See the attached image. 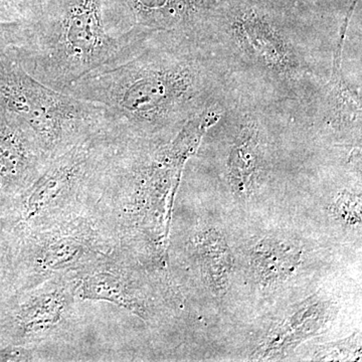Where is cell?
<instances>
[{
  "mask_svg": "<svg viewBox=\"0 0 362 362\" xmlns=\"http://www.w3.org/2000/svg\"><path fill=\"white\" fill-rule=\"evenodd\" d=\"M25 240L28 289L75 277L119 256L118 243L96 211L26 233Z\"/></svg>",
  "mask_w": 362,
  "mask_h": 362,
  "instance_id": "8992f818",
  "label": "cell"
},
{
  "mask_svg": "<svg viewBox=\"0 0 362 362\" xmlns=\"http://www.w3.org/2000/svg\"><path fill=\"white\" fill-rule=\"evenodd\" d=\"M30 21H0V52L20 49L30 39Z\"/></svg>",
  "mask_w": 362,
  "mask_h": 362,
  "instance_id": "5bb4252c",
  "label": "cell"
},
{
  "mask_svg": "<svg viewBox=\"0 0 362 362\" xmlns=\"http://www.w3.org/2000/svg\"><path fill=\"white\" fill-rule=\"evenodd\" d=\"M345 35L333 54L332 70L325 92L311 118L337 132L361 130V95L349 85L341 71L342 49Z\"/></svg>",
  "mask_w": 362,
  "mask_h": 362,
  "instance_id": "8fae6325",
  "label": "cell"
},
{
  "mask_svg": "<svg viewBox=\"0 0 362 362\" xmlns=\"http://www.w3.org/2000/svg\"><path fill=\"white\" fill-rule=\"evenodd\" d=\"M49 159L30 128L0 107V190L21 194Z\"/></svg>",
  "mask_w": 362,
  "mask_h": 362,
  "instance_id": "ba28073f",
  "label": "cell"
},
{
  "mask_svg": "<svg viewBox=\"0 0 362 362\" xmlns=\"http://www.w3.org/2000/svg\"><path fill=\"white\" fill-rule=\"evenodd\" d=\"M325 42L291 0H221L201 37L230 93L294 119L311 118L325 92L337 49Z\"/></svg>",
  "mask_w": 362,
  "mask_h": 362,
  "instance_id": "6da1fadb",
  "label": "cell"
},
{
  "mask_svg": "<svg viewBox=\"0 0 362 362\" xmlns=\"http://www.w3.org/2000/svg\"><path fill=\"white\" fill-rule=\"evenodd\" d=\"M25 20L13 0H0V21Z\"/></svg>",
  "mask_w": 362,
  "mask_h": 362,
  "instance_id": "e0dca14e",
  "label": "cell"
},
{
  "mask_svg": "<svg viewBox=\"0 0 362 362\" xmlns=\"http://www.w3.org/2000/svg\"><path fill=\"white\" fill-rule=\"evenodd\" d=\"M118 133L105 131L52 156L20 194L23 235L96 211Z\"/></svg>",
  "mask_w": 362,
  "mask_h": 362,
  "instance_id": "277c9868",
  "label": "cell"
},
{
  "mask_svg": "<svg viewBox=\"0 0 362 362\" xmlns=\"http://www.w3.org/2000/svg\"><path fill=\"white\" fill-rule=\"evenodd\" d=\"M221 0H104L109 26L119 35L169 33L201 40Z\"/></svg>",
  "mask_w": 362,
  "mask_h": 362,
  "instance_id": "52a82bcc",
  "label": "cell"
},
{
  "mask_svg": "<svg viewBox=\"0 0 362 362\" xmlns=\"http://www.w3.org/2000/svg\"><path fill=\"white\" fill-rule=\"evenodd\" d=\"M13 51L0 52V107L30 128L49 158L85 138L115 129L103 107L42 84Z\"/></svg>",
  "mask_w": 362,
  "mask_h": 362,
  "instance_id": "5b68a950",
  "label": "cell"
},
{
  "mask_svg": "<svg viewBox=\"0 0 362 362\" xmlns=\"http://www.w3.org/2000/svg\"><path fill=\"white\" fill-rule=\"evenodd\" d=\"M71 282L77 300L110 302L141 318L146 317L144 299L129 272L121 264L120 255L71 277Z\"/></svg>",
  "mask_w": 362,
  "mask_h": 362,
  "instance_id": "30bf717a",
  "label": "cell"
},
{
  "mask_svg": "<svg viewBox=\"0 0 362 362\" xmlns=\"http://www.w3.org/2000/svg\"><path fill=\"white\" fill-rule=\"evenodd\" d=\"M30 21V39L14 57L33 78L59 92L148 37L114 33L104 0H47Z\"/></svg>",
  "mask_w": 362,
  "mask_h": 362,
  "instance_id": "3957f363",
  "label": "cell"
},
{
  "mask_svg": "<svg viewBox=\"0 0 362 362\" xmlns=\"http://www.w3.org/2000/svg\"><path fill=\"white\" fill-rule=\"evenodd\" d=\"M14 4L20 9L26 21H30L40 9L45 6L47 0H13Z\"/></svg>",
  "mask_w": 362,
  "mask_h": 362,
  "instance_id": "2e32d148",
  "label": "cell"
},
{
  "mask_svg": "<svg viewBox=\"0 0 362 362\" xmlns=\"http://www.w3.org/2000/svg\"><path fill=\"white\" fill-rule=\"evenodd\" d=\"M300 261V252L275 240L259 243L252 255V263L261 282L285 280L295 271Z\"/></svg>",
  "mask_w": 362,
  "mask_h": 362,
  "instance_id": "7c38bea8",
  "label": "cell"
},
{
  "mask_svg": "<svg viewBox=\"0 0 362 362\" xmlns=\"http://www.w3.org/2000/svg\"><path fill=\"white\" fill-rule=\"evenodd\" d=\"M335 211L345 223H357L361 221V199L356 195L344 192L335 204Z\"/></svg>",
  "mask_w": 362,
  "mask_h": 362,
  "instance_id": "9a60e30c",
  "label": "cell"
},
{
  "mask_svg": "<svg viewBox=\"0 0 362 362\" xmlns=\"http://www.w3.org/2000/svg\"><path fill=\"white\" fill-rule=\"evenodd\" d=\"M30 291L16 316L21 337L33 343L45 339L66 323L76 297L71 278L45 281Z\"/></svg>",
  "mask_w": 362,
  "mask_h": 362,
  "instance_id": "9c48e42d",
  "label": "cell"
},
{
  "mask_svg": "<svg viewBox=\"0 0 362 362\" xmlns=\"http://www.w3.org/2000/svg\"><path fill=\"white\" fill-rule=\"evenodd\" d=\"M228 90L225 71L202 42L156 33L65 93L103 107L124 138L168 141Z\"/></svg>",
  "mask_w": 362,
  "mask_h": 362,
  "instance_id": "7a4b0ae2",
  "label": "cell"
},
{
  "mask_svg": "<svg viewBox=\"0 0 362 362\" xmlns=\"http://www.w3.org/2000/svg\"><path fill=\"white\" fill-rule=\"evenodd\" d=\"M199 251L202 269L211 284L218 290L223 289L232 268L230 252L223 237L216 232L202 233L199 235Z\"/></svg>",
  "mask_w": 362,
  "mask_h": 362,
  "instance_id": "4fadbf2b",
  "label": "cell"
}]
</instances>
